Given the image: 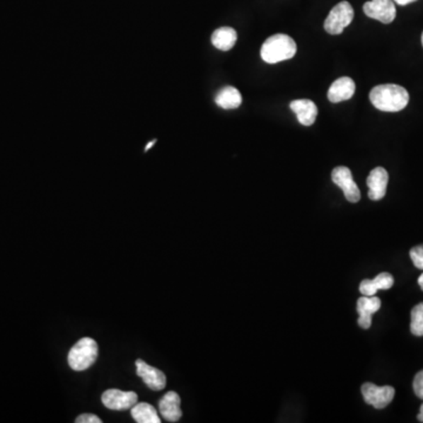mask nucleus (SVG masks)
I'll use <instances>...</instances> for the list:
<instances>
[{"mask_svg": "<svg viewBox=\"0 0 423 423\" xmlns=\"http://www.w3.org/2000/svg\"><path fill=\"white\" fill-rule=\"evenodd\" d=\"M388 179V172L383 167H376L371 170L367 178V186L369 188L368 197L371 200L378 202L385 198Z\"/></svg>", "mask_w": 423, "mask_h": 423, "instance_id": "obj_10", "label": "nucleus"}, {"mask_svg": "<svg viewBox=\"0 0 423 423\" xmlns=\"http://www.w3.org/2000/svg\"><path fill=\"white\" fill-rule=\"evenodd\" d=\"M355 83L352 78L342 76L335 80L328 91V99L330 103L337 104L341 101L349 100L355 93Z\"/></svg>", "mask_w": 423, "mask_h": 423, "instance_id": "obj_13", "label": "nucleus"}, {"mask_svg": "<svg viewBox=\"0 0 423 423\" xmlns=\"http://www.w3.org/2000/svg\"><path fill=\"white\" fill-rule=\"evenodd\" d=\"M369 99L375 108L383 112L402 111L410 103V94L399 85H378L371 91Z\"/></svg>", "mask_w": 423, "mask_h": 423, "instance_id": "obj_1", "label": "nucleus"}, {"mask_svg": "<svg viewBox=\"0 0 423 423\" xmlns=\"http://www.w3.org/2000/svg\"><path fill=\"white\" fill-rule=\"evenodd\" d=\"M101 401L108 410H131L138 402V395L134 392H122L119 389H108L101 396Z\"/></svg>", "mask_w": 423, "mask_h": 423, "instance_id": "obj_8", "label": "nucleus"}, {"mask_svg": "<svg viewBox=\"0 0 423 423\" xmlns=\"http://www.w3.org/2000/svg\"><path fill=\"white\" fill-rule=\"evenodd\" d=\"M180 396L175 392H168L160 399L159 412L168 422H178L182 417Z\"/></svg>", "mask_w": 423, "mask_h": 423, "instance_id": "obj_12", "label": "nucleus"}, {"mask_svg": "<svg viewBox=\"0 0 423 423\" xmlns=\"http://www.w3.org/2000/svg\"><path fill=\"white\" fill-rule=\"evenodd\" d=\"M410 332L415 337H423V302L412 309V323Z\"/></svg>", "mask_w": 423, "mask_h": 423, "instance_id": "obj_19", "label": "nucleus"}, {"mask_svg": "<svg viewBox=\"0 0 423 423\" xmlns=\"http://www.w3.org/2000/svg\"><path fill=\"white\" fill-rule=\"evenodd\" d=\"M238 35L232 28H220L212 35V44L220 51H229L236 44Z\"/></svg>", "mask_w": 423, "mask_h": 423, "instance_id": "obj_16", "label": "nucleus"}, {"mask_svg": "<svg viewBox=\"0 0 423 423\" xmlns=\"http://www.w3.org/2000/svg\"><path fill=\"white\" fill-rule=\"evenodd\" d=\"M354 18V10L348 1H341L333 7L325 21V30L330 35H341L344 28L351 25Z\"/></svg>", "mask_w": 423, "mask_h": 423, "instance_id": "obj_4", "label": "nucleus"}, {"mask_svg": "<svg viewBox=\"0 0 423 423\" xmlns=\"http://www.w3.org/2000/svg\"><path fill=\"white\" fill-rule=\"evenodd\" d=\"M417 420L420 421V422H423V405L421 406L420 413L417 415Z\"/></svg>", "mask_w": 423, "mask_h": 423, "instance_id": "obj_24", "label": "nucleus"}, {"mask_svg": "<svg viewBox=\"0 0 423 423\" xmlns=\"http://www.w3.org/2000/svg\"><path fill=\"white\" fill-rule=\"evenodd\" d=\"M137 374L145 382V385L152 390H163L166 387V375L158 368L152 367L145 361L137 360Z\"/></svg>", "mask_w": 423, "mask_h": 423, "instance_id": "obj_9", "label": "nucleus"}, {"mask_svg": "<svg viewBox=\"0 0 423 423\" xmlns=\"http://www.w3.org/2000/svg\"><path fill=\"white\" fill-rule=\"evenodd\" d=\"M364 12L367 17L390 24L396 17L394 0H371L364 5Z\"/></svg>", "mask_w": 423, "mask_h": 423, "instance_id": "obj_7", "label": "nucleus"}, {"mask_svg": "<svg viewBox=\"0 0 423 423\" xmlns=\"http://www.w3.org/2000/svg\"><path fill=\"white\" fill-rule=\"evenodd\" d=\"M422 45H423V33H422Z\"/></svg>", "mask_w": 423, "mask_h": 423, "instance_id": "obj_27", "label": "nucleus"}, {"mask_svg": "<svg viewBox=\"0 0 423 423\" xmlns=\"http://www.w3.org/2000/svg\"><path fill=\"white\" fill-rule=\"evenodd\" d=\"M131 414H132L133 419L138 423L161 422L156 408H154L152 405H149V403L137 402L136 405L131 408Z\"/></svg>", "mask_w": 423, "mask_h": 423, "instance_id": "obj_18", "label": "nucleus"}, {"mask_svg": "<svg viewBox=\"0 0 423 423\" xmlns=\"http://www.w3.org/2000/svg\"><path fill=\"white\" fill-rule=\"evenodd\" d=\"M332 180L344 191V198L347 199L348 202L353 204L360 202V190L355 184L352 170L348 167L339 166L334 168L332 172Z\"/></svg>", "mask_w": 423, "mask_h": 423, "instance_id": "obj_6", "label": "nucleus"}, {"mask_svg": "<svg viewBox=\"0 0 423 423\" xmlns=\"http://www.w3.org/2000/svg\"><path fill=\"white\" fill-rule=\"evenodd\" d=\"M414 393L419 399L423 400V371H419L415 375L413 382Z\"/></svg>", "mask_w": 423, "mask_h": 423, "instance_id": "obj_21", "label": "nucleus"}, {"mask_svg": "<svg viewBox=\"0 0 423 423\" xmlns=\"http://www.w3.org/2000/svg\"><path fill=\"white\" fill-rule=\"evenodd\" d=\"M398 5H401V6H405V5H408V4L413 3V1H417V0H394Z\"/></svg>", "mask_w": 423, "mask_h": 423, "instance_id": "obj_23", "label": "nucleus"}, {"mask_svg": "<svg viewBox=\"0 0 423 423\" xmlns=\"http://www.w3.org/2000/svg\"><path fill=\"white\" fill-rule=\"evenodd\" d=\"M215 103L224 110H234L243 103V97L236 87L226 86L219 91L215 97Z\"/></svg>", "mask_w": 423, "mask_h": 423, "instance_id": "obj_17", "label": "nucleus"}, {"mask_svg": "<svg viewBox=\"0 0 423 423\" xmlns=\"http://www.w3.org/2000/svg\"><path fill=\"white\" fill-rule=\"evenodd\" d=\"M296 44L287 35H272L261 47V58L267 64H278L291 59L296 53Z\"/></svg>", "mask_w": 423, "mask_h": 423, "instance_id": "obj_2", "label": "nucleus"}, {"mask_svg": "<svg viewBox=\"0 0 423 423\" xmlns=\"http://www.w3.org/2000/svg\"><path fill=\"white\" fill-rule=\"evenodd\" d=\"M394 284V278L389 273H381L374 280H364L360 284L361 294L366 296H373L380 289H389Z\"/></svg>", "mask_w": 423, "mask_h": 423, "instance_id": "obj_15", "label": "nucleus"}, {"mask_svg": "<svg viewBox=\"0 0 423 423\" xmlns=\"http://www.w3.org/2000/svg\"><path fill=\"white\" fill-rule=\"evenodd\" d=\"M410 259L413 261L414 266L419 268V270H423V245H419L415 246L410 250Z\"/></svg>", "mask_w": 423, "mask_h": 423, "instance_id": "obj_20", "label": "nucleus"}, {"mask_svg": "<svg viewBox=\"0 0 423 423\" xmlns=\"http://www.w3.org/2000/svg\"><path fill=\"white\" fill-rule=\"evenodd\" d=\"M381 307V300L376 298V296H361L357 300V309L360 318H359V326L364 330H368L371 326V315L374 313L378 312V309Z\"/></svg>", "mask_w": 423, "mask_h": 423, "instance_id": "obj_11", "label": "nucleus"}, {"mask_svg": "<svg viewBox=\"0 0 423 423\" xmlns=\"http://www.w3.org/2000/svg\"><path fill=\"white\" fill-rule=\"evenodd\" d=\"M361 393L364 396V402L371 405L376 410H383L392 402L395 396V389L390 386H378L367 382L361 387Z\"/></svg>", "mask_w": 423, "mask_h": 423, "instance_id": "obj_5", "label": "nucleus"}, {"mask_svg": "<svg viewBox=\"0 0 423 423\" xmlns=\"http://www.w3.org/2000/svg\"><path fill=\"white\" fill-rule=\"evenodd\" d=\"M156 140H153V141L149 142V144H147V146H146L145 149L146 152H147V151H149V149H152L153 145L156 144Z\"/></svg>", "mask_w": 423, "mask_h": 423, "instance_id": "obj_25", "label": "nucleus"}, {"mask_svg": "<svg viewBox=\"0 0 423 423\" xmlns=\"http://www.w3.org/2000/svg\"><path fill=\"white\" fill-rule=\"evenodd\" d=\"M417 284H419V286H420L421 289L423 291V274L420 275V278L417 280Z\"/></svg>", "mask_w": 423, "mask_h": 423, "instance_id": "obj_26", "label": "nucleus"}, {"mask_svg": "<svg viewBox=\"0 0 423 423\" xmlns=\"http://www.w3.org/2000/svg\"><path fill=\"white\" fill-rule=\"evenodd\" d=\"M97 357V342L91 337H83L71 348L67 361L73 371H83L93 366Z\"/></svg>", "mask_w": 423, "mask_h": 423, "instance_id": "obj_3", "label": "nucleus"}, {"mask_svg": "<svg viewBox=\"0 0 423 423\" xmlns=\"http://www.w3.org/2000/svg\"><path fill=\"white\" fill-rule=\"evenodd\" d=\"M76 423H101L103 421L93 414H83L76 419Z\"/></svg>", "mask_w": 423, "mask_h": 423, "instance_id": "obj_22", "label": "nucleus"}, {"mask_svg": "<svg viewBox=\"0 0 423 423\" xmlns=\"http://www.w3.org/2000/svg\"><path fill=\"white\" fill-rule=\"evenodd\" d=\"M291 111L294 112L298 118L299 122L303 126H311L315 122L318 117V108L316 105L309 99H299L291 101Z\"/></svg>", "mask_w": 423, "mask_h": 423, "instance_id": "obj_14", "label": "nucleus"}]
</instances>
